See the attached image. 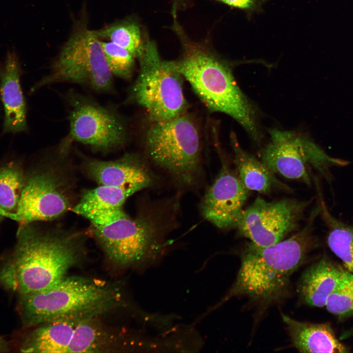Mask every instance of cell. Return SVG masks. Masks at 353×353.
Returning <instances> with one entry per match:
<instances>
[{
    "label": "cell",
    "instance_id": "cell-13",
    "mask_svg": "<svg viewBox=\"0 0 353 353\" xmlns=\"http://www.w3.org/2000/svg\"><path fill=\"white\" fill-rule=\"evenodd\" d=\"M311 202L291 199L268 202L257 197L243 209L235 227L256 246H271L296 229Z\"/></svg>",
    "mask_w": 353,
    "mask_h": 353
},
{
    "label": "cell",
    "instance_id": "cell-15",
    "mask_svg": "<svg viewBox=\"0 0 353 353\" xmlns=\"http://www.w3.org/2000/svg\"><path fill=\"white\" fill-rule=\"evenodd\" d=\"M83 158L85 172L99 185L136 187L141 190L152 183L151 174L140 158L134 154H126L110 161Z\"/></svg>",
    "mask_w": 353,
    "mask_h": 353
},
{
    "label": "cell",
    "instance_id": "cell-18",
    "mask_svg": "<svg viewBox=\"0 0 353 353\" xmlns=\"http://www.w3.org/2000/svg\"><path fill=\"white\" fill-rule=\"evenodd\" d=\"M281 315L292 342L299 352H348L347 348L338 340L329 325L302 322L287 315Z\"/></svg>",
    "mask_w": 353,
    "mask_h": 353
},
{
    "label": "cell",
    "instance_id": "cell-24",
    "mask_svg": "<svg viewBox=\"0 0 353 353\" xmlns=\"http://www.w3.org/2000/svg\"><path fill=\"white\" fill-rule=\"evenodd\" d=\"M108 67L112 75L128 79L133 74L135 57L125 49L110 41H101Z\"/></svg>",
    "mask_w": 353,
    "mask_h": 353
},
{
    "label": "cell",
    "instance_id": "cell-27",
    "mask_svg": "<svg viewBox=\"0 0 353 353\" xmlns=\"http://www.w3.org/2000/svg\"><path fill=\"white\" fill-rule=\"evenodd\" d=\"M8 350V343L3 338L0 337V353L7 352Z\"/></svg>",
    "mask_w": 353,
    "mask_h": 353
},
{
    "label": "cell",
    "instance_id": "cell-3",
    "mask_svg": "<svg viewBox=\"0 0 353 353\" xmlns=\"http://www.w3.org/2000/svg\"><path fill=\"white\" fill-rule=\"evenodd\" d=\"M120 291L110 283L66 276L48 289L21 295L18 310L26 327L60 320L96 318L123 305Z\"/></svg>",
    "mask_w": 353,
    "mask_h": 353
},
{
    "label": "cell",
    "instance_id": "cell-2",
    "mask_svg": "<svg viewBox=\"0 0 353 353\" xmlns=\"http://www.w3.org/2000/svg\"><path fill=\"white\" fill-rule=\"evenodd\" d=\"M17 235L16 247L1 279L21 295L52 287L78 261L79 245L75 234L43 231L28 224L20 226Z\"/></svg>",
    "mask_w": 353,
    "mask_h": 353
},
{
    "label": "cell",
    "instance_id": "cell-7",
    "mask_svg": "<svg viewBox=\"0 0 353 353\" xmlns=\"http://www.w3.org/2000/svg\"><path fill=\"white\" fill-rule=\"evenodd\" d=\"M145 148L150 159L175 178L188 184L195 180L200 169L201 136L196 123L186 113L152 122Z\"/></svg>",
    "mask_w": 353,
    "mask_h": 353
},
{
    "label": "cell",
    "instance_id": "cell-22",
    "mask_svg": "<svg viewBox=\"0 0 353 353\" xmlns=\"http://www.w3.org/2000/svg\"><path fill=\"white\" fill-rule=\"evenodd\" d=\"M25 175L21 165L16 161L0 165V222L18 206Z\"/></svg>",
    "mask_w": 353,
    "mask_h": 353
},
{
    "label": "cell",
    "instance_id": "cell-20",
    "mask_svg": "<svg viewBox=\"0 0 353 353\" xmlns=\"http://www.w3.org/2000/svg\"><path fill=\"white\" fill-rule=\"evenodd\" d=\"M320 196V214L328 229L327 244L342 261L346 270L353 274V220L346 223L336 218Z\"/></svg>",
    "mask_w": 353,
    "mask_h": 353
},
{
    "label": "cell",
    "instance_id": "cell-17",
    "mask_svg": "<svg viewBox=\"0 0 353 353\" xmlns=\"http://www.w3.org/2000/svg\"><path fill=\"white\" fill-rule=\"evenodd\" d=\"M348 272L328 259L322 258L303 274L298 286L299 295L307 304L324 307Z\"/></svg>",
    "mask_w": 353,
    "mask_h": 353
},
{
    "label": "cell",
    "instance_id": "cell-25",
    "mask_svg": "<svg viewBox=\"0 0 353 353\" xmlns=\"http://www.w3.org/2000/svg\"><path fill=\"white\" fill-rule=\"evenodd\" d=\"M327 310L339 316L353 315V274L348 272L328 298Z\"/></svg>",
    "mask_w": 353,
    "mask_h": 353
},
{
    "label": "cell",
    "instance_id": "cell-21",
    "mask_svg": "<svg viewBox=\"0 0 353 353\" xmlns=\"http://www.w3.org/2000/svg\"><path fill=\"white\" fill-rule=\"evenodd\" d=\"M139 190L136 187L99 185L86 191L72 211L86 217L96 213L121 208L129 197Z\"/></svg>",
    "mask_w": 353,
    "mask_h": 353
},
{
    "label": "cell",
    "instance_id": "cell-12",
    "mask_svg": "<svg viewBox=\"0 0 353 353\" xmlns=\"http://www.w3.org/2000/svg\"><path fill=\"white\" fill-rule=\"evenodd\" d=\"M269 134L270 141L262 150L261 160L274 174L310 185L308 167L325 176L334 164V158L297 133L274 129Z\"/></svg>",
    "mask_w": 353,
    "mask_h": 353
},
{
    "label": "cell",
    "instance_id": "cell-1",
    "mask_svg": "<svg viewBox=\"0 0 353 353\" xmlns=\"http://www.w3.org/2000/svg\"><path fill=\"white\" fill-rule=\"evenodd\" d=\"M319 213L317 205L304 227L287 239L267 247L247 243L235 282L227 295L210 311L234 296L246 295L266 301L279 296L292 274L303 263L315 244L314 225Z\"/></svg>",
    "mask_w": 353,
    "mask_h": 353
},
{
    "label": "cell",
    "instance_id": "cell-5",
    "mask_svg": "<svg viewBox=\"0 0 353 353\" xmlns=\"http://www.w3.org/2000/svg\"><path fill=\"white\" fill-rule=\"evenodd\" d=\"M98 242L114 263L123 267L147 265L163 248L162 222L154 215L131 218L122 207L86 217Z\"/></svg>",
    "mask_w": 353,
    "mask_h": 353
},
{
    "label": "cell",
    "instance_id": "cell-9",
    "mask_svg": "<svg viewBox=\"0 0 353 353\" xmlns=\"http://www.w3.org/2000/svg\"><path fill=\"white\" fill-rule=\"evenodd\" d=\"M65 99L69 107L70 129L65 137L68 141L78 142L105 152L125 145L126 125L113 106L102 105L73 90L67 92Z\"/></svg>",
    "mask_w": 353,
    "mask_h": 353
},
{
    "label": "cell",
    "instance_id": "cell-10",
    "mask_svg": "<svg viewBox=\"0 0 353 353\" xmlns=\"http://www.w3.org/2000/svg\"><path fill=\"white\" fill-rule=\"evenodd\" d=\"M55 163L25 175L16 211L6 217L20 226L50 221L72 209V183Z\"/></svg>",
    "mask_w": 353,
    "mask_h": 353
},
{
    "label": "cell",
    "instance_id": "cell-8",
    "mask_svg": "<svg viewBox=\"0 0 353 353\" xmlns=\"http://www.w3.org/2000/svg\"><path fill=\"white\" fill-rule=\"evenodd\" d=\"M140 70L131 90L132 99L146 109L151 122L168 120L186 113L182 76L171 61L161 59L155 43H144L138 58Z\"/></svg>",
    "mask_w": 353,
    "mask_h": 353
},
{
    "label": "cell",
    "instance_id": "cell-11",
    "mask_svg": "<svg viewBox=\"0 0 353 353\" xmlns=\"http://www.w3.org/2000/svg\"><path fill=\"white\" fill-rule=\"evenodd\" d=\"M96 318L52 322L39 326L23 341L24 353H101L114 349V337Z\"/></svg>",
    "mask_w": 353,
    "mask_h": 353
},
{
    "label": "cell",
    "instance_id": "cell-6",
    "mask_svg": "<svg viewBox=\"0 0 353 353\" xmlns=\"http://www.w3.org/2000/svg\"><path fill=\"white\" fill-rule=\"evenodd\" d=\"M100 39L95 31L81 24L63 46L49 73L32 86L31 92L64 82L85 85L97 92H113V75Z\"/></svg>",
    "mask_w": 353,
    "mask_h": 353
},
{
    "label": "cell",
    "instance_id": "cell-23",
    "mask_svg": "<svg viewBox=\"0 0 353 353\" xmlns=\"http://www.w3.org/2000/svg\"><path fill=\"white\" fill-rule=\"evenodd\" d=\"M100 39H106L129 51L135 58L141 54L142 43L138 25L135 22L126 20L118 22L95 31Z\"/></svg>",
    "mask_w": 353,
    "mask_h": 353
},
{
    "label": "cell",
    "instance_id": "cell-16",
    "mask_svg": "<svg viewBox=\"0 0 353 353\" xmlns=\"http://www.w3.org/2000/svg\"><path fill=\"white\" fill-rule=\"evenodd\" d=\"M21 70L16 55H7L0 67V98L4 118L3 132L26 131V106L20 82Z\"/></svg>",
    "mask_w": 353,
    "mask_h": 353
},
{
    "label": "cell",
    "instance_id": "cell-14",
    "mask_svg": "<svg viewBox=\"0 0 353 353\" xmlns=\"http://www.w3.org/2000/svg\"><path fill=\"white\" fill-rule=\"evenodd\" d=\"M220 173L206 192L201 205L204 218L221 229L235 227L249 190L236 171L222 160Z\"/></svg>",
    "mask_w": 353,
    "mask_h": 353
},
{
    "label": "cell",
    "instance_id": "cell-26",
    "mask_svg": "<svg viewBox=\"0 0 353 353\" xmlns=\"http://www.w3.org/2000/svg\"><path fill=\"white\" fill-rule=\"evenodd\" d=\"M233 7L243 9L254 8L260 0H217Z\"/></svg>",
    "mask_w": 353,
    "mask_h": 353
},
{
    "label": "cell",
    "instance_id": "cell-19",
    "mask_svg": "<svg viewBox=\"0 0 353 353\" xmlns=\"http://www.w3.org/2000/svg\"><path fill=\"white\" fill-rule=\"evenodd\" d=\"M230 142L234 152L236 171L243 184L249 191L268 194L274 190H291L261 160L244 151L234 133L231 134Z\"/></svg>",
    "mask_w": 353,
    "mask_h": 353
},
{
    "label": "cell",
    "instance_id": "cell-4",
    "mask_svg": "<svg viewBox=\"0 0 353 353\" xmlns=\"http://www.w3.org/2000/svg\"><path fill=\"white\" fill-rule=\"evenodd\" d=\"M171 62L208 109L229 115L258 139L254 108L226 63L200 48L188 49L180 59Z\"/></svg>",
    "mask_w": 353,
    "mask_h": 353
}]
</instances>
